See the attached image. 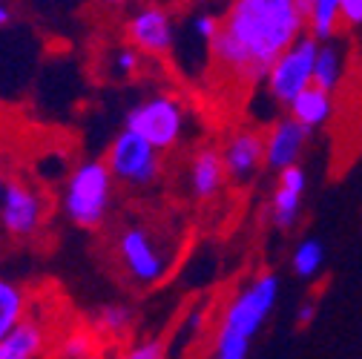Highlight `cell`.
I'll return each mask as SVG.
<instances>
[{"instance_id": "obj_8", "label": "cell", "mask_w": 362, "mask_h": 359, "mask_svg": "<svg viewBox=\"0 0 362 359\" xmlns=\"http://www.w3.org/2000/svg\"><path fill=\"white\" fill-rule=\"evenodd\" d=\"M49 216V201L26 178H6L4 196H0V230L15 242L35 239L43 230Z\"/></svg>"}, {"instance_id": "obj_23", "label": "cell", "mask_w": 362, "mask_h": 359, "mask_svg": "<svg viewBox=\"0 0 362 359\" xmlns=\"http://www.w3.org/2000/svg\"><path fill=\"white\" fill-rule=\"evenodd\" d=\"M164 353H167V348L161 339H141V342H132L124 351V356H129V359H161Z\"/></svg>"}, {"instance_id": "obj_26", "label": "cell", "mask_w": 362, "mask_h": 359, "mask_svg": "<svg viewBox=\"0 0 362 359\" xmlns=\"http://www.w3.org/2000/svg\"><path fill=\"white\" fill-rule=\"evenodd\" d=\"M316 319V302L313 299H305L302 305H299V310H296V322L305 328V325H310Z\"/></svg>"}, {"instance_id": "obj_25", "label": "cell", "mask_w": 362, "mask_h": 359, "mask_svg": "<svg viewBox=\"0 0 362 359\" xmlns=\"http://www.w3.org/2000/svg\"><path fill=\"white\" fill-rule=\"evenodd\" d=\"M342 23L348 29H362V0H342Z\"/></svg>"}, {"instance_id": "obj_24", "label": "cell", "mask_w": 362, "mask_h": 359, "mask_svg": "<svg viewBox=\"0 0 362 359\" xmlns=\"http://www.w3.org/2000/svg\"><path fill=\"white\" fill-rule=\"evenodd\" d=\"M218 29H221V18H216V15H207V12H202L196 20H193V32L207 43L210 47V40L218 35Z\"/></svg>"}, {"instance_id": "obj_2", "label": "cell", "mask_w": 362, "mask_h": 359, "mask_svg": "<svg viewBox=\"0 0 362 359\" xmlns=\"http://www.w3.org/2000/svg\"><path fill=\"white\" fill-rule=\"evenodd\" d=\"M276 299H279L276 273H259L256 279H250L230 299V305L224 307V317L213 339V356L216 359H245L250 351V342L262 331Z\"/></svg>"}, {"instance_id": "obj_16", "label": "cell", "mask_w": 362, "mask_h": 359, "mask_svg": "<svg viewBox=\"0 0 362 359\" xmlns=\"http://www.w3.org/2000/svg\"><path fill=\"white\" fill-rule=\"evenodd\" d=\"M345 75V52L342 47H337L334 37L331 40H320V49H316V64H313V83L337 93V86L342 83Z\"/></svg>"}, {"instance_id": "obj_18", "label": "cell", "mask_w": 362, "mask_h": 359, "mask_svg": "<svg viewBox=\"0 0 362 359\" xmlns=\"http://www.w3.org/2000/svg\"><path fill=\"white\" fill-rule=\"evenodd\" d=\"M32 307L29 290L18 282H9L0 276V339H4Z\"/></svg>"}, {"instance_id": "obj_9", "label": "cell", "mask_w": 362, "mask_h": 359, "mask_svg": "<svg viewBox=\"0 0 362 359\" xmlns=\"http://www.w3.org/2000/svg\"><path fill=\"white\" fill-rule=\"evenodd\" d=\"M218 153L224 161L228 182H233L239 187L250 184L256 172L264 167V132L256 126H242L224 139Z\"/></svg>"}, {"instance_id": "obj_19", "label": "cell", "mask_w": 362, "mask_h": 359, "mask_svg": "<svg viewBox=\"0 0 362 359\" xmlns=\"http://www.w3.org/2000/svg\"><path fill=\"white\" fill-rule=\"evenodd\" d=\"M132 319H135V313L132 307L127 305H104L93 313V319H89V325L95 328V334L101 339H110V342H118L124 339L129 331H132Z\"/></svg>"}, {"instance_id": "obj_10", "label": "cell", "mask_w": 362, "mask_h": 359, "mask_svg": "<svg viewBox=\"0 0 362 359\" xmlns=\"http://www.w3.org/2000/svg\"><path fill=\"white\" fill-rule=\"evenodd\" d=\"M124 32H127V43H132L141 55L150 58L167 55L175 43L173 18L164 6H141L139 12H132Z\"/></svg>"}, {"instance_id": "obj_30", "label": "cell", "mask_w": 362, "mask_h": 359, "mask_svg": "<svg viewBox=\"0 0 362 359\" xmlns=\"http://www.w3.org/2000/svg\"><path fill=\"white\" fill-rule=\"evenodd\" d=\"M98 4H104V6H118L121 0H98Z\"/></svg>"}, {"instance_id": "obj_29", "label": "cell", "mask_w": 362, "mask_h": 359, "mask_svg": "<svg viewBox=\"0 0 362 359\" xmlns=\"http://www.w3.org/2000/svg\"><path fill=\"white\" fill-rule=\"evenodd\" d=\"M4 187H6V175H4V170H0V196H4Z\"/></svg>"}, {"instance_id": "obj_21", "label": "cell", "mask_w": 362, "mask_h": 359, "mask_svg": "<svg viewBox=\"0 0 362 359\" xmlns=\"http://www.w3.org/2000/svg\"><path fill=\"white\" fill-rule=\"evenodd\" d=\"M322 264H325V247H322V242L305 239L302 245H296L293 259H291V267H293V273H296V276H302V279H313L316 273L322 271Z\"/></svg>"}, {"instance_id": "obj_12", "label": "cell", "mask_w": 362, "mask_h": 359, "mask_svg": "<svg viewBox=\"0 0 362 359\" xmlns=\"http://www.w3.org/2000/svg\"><path fill=\"white\" fill-rule=\"evenodd\" d=\"M308 139H310V129L302 126L293 115L274 118L270 126L264 129V164L276 172L299 164L308 147Z\"/></svg>"}, {"instance_id": "obj_20", "label": "cell", "mask_w": 362, "mask_h": 359, "mask_svg": "<svg viewBox=\"0 0 362 359\" xmlns=\"http://www.w3.org/2000/svg\"><path fill=\"white\" fill-rule=\"evenodd\" d=\"M339 20H342V0H316L305 20V29L316 40H331L339 29Z\"/></svg>"}, {"instance_id": "obj_27", "label": "cell", "mask_w": 362, "mask_h": 359, "mask_svg": "<svg viewBox=\"0 0 362 359\" xmlns=\"http://www.w3.org/2000/svg\"><path fill=\"white\" fill-rule=\"evenodd\" d=\"M15 18V6H12V0H0V29L9 26Z\"/></svg>"}, {"instance_id": "obj_11", "label": "cell", "mask_w": 362, "mask_h": 359, "mask_svg": "<svg viewBox=\"0 0 362 359\" xmlns=\"http://www.w3.org/2000/svg\"><path fill=\"white\" fill-rule=\"evenodd\" d=\"M55 345V328L49 319L35 317V307H29L26 317L0 339V359H37L49 356Z\"/></svg>"}, {"instance_id": "obj_22", "label": "cell", "mask_w": 362, "mask_h": 359, "mask_svg": "<svg viewBox=\"0 0 362 359\" xmlns=\"http://www.w3.org/2000/svg\"><path fill=\"white\" fill-rule=\"evenodd\" d=\"M141 52L132 47V43H124V47H118L115 52H112V72L118 75V78H132L135 72L141 69Z\"/></svg>"}, {"instance_id": "obj_17", "label": "cell", "mask_w": 362, "mask_h": 359, "mask_svg": "<svg viewBox=\"0 0 362 359\" xmlns=\"http://www.w3.org/2000/svg\"><path fill=\"white\" fill-rule=\"evenodd\" d=\"M104 339L95 334L93 325H78V328H69L66 334L55 336V348H52V356H64V359H89V356H98L104 353L98 345Z\"/></svg>"}, {"instance_id": "obj_15", "label": "cell", "mask_w": 362, "mask_h": 359, "mask_svg": "<svg viewBox=\"0 0 362 359\" xmlns=\"http://www.w3.org/2000/svg\"><path fill=\"white\" fill-rule=\"evenodd\" d=\"M285 110L302 126H308L313 132V129H320V126H325L331 121V115H334V93H328V89L316 86V83H308Z\"/></svg>"}, {"instance_id": "obj_1", "label": "cell", "mask_w": 362, "mask_h": 359, "mask_svg": "<svg viewBox=\"0 0 362 359\" xmlns=\"http://www.w3.org/2000/svg\"><path fill=\"white\" fill-rule=\"evenodd\" d=\"M302 32L305 18L293 0H233L207 52L224 81L253 86Z\"/></svg>"}, {"instance_id": "obj_4", "label": "cell", "mask_w": 362, "mask_h": 359, "mask_svg": "<svg viewBox=\"0 0 362 359\" xmlns=\"http://www.w3.org/2000/svg\"><path fill=\"white\" fill-rule=\"evenodd\" d=\"M115 256L121 261V271L127 273V279L144 288L164 279L170 259H173L164 239L153 228H144V224H129V228L118 233Z\"/></svg>"}, {"instance_id": "obj_13", "label": "cell", "mask_w": 362, "mask_h": 359, "mask_svg": "<svg viewBox=\"0 0 362 359\" xmlns=\"http://www.w3.org/2000/svg\"><path fill=\"white\" fill-rule=\"evenodd\" d=\"M305 187H308V175L299 164L276 172V190L270 196V221L279 230H293L299 224Z\"/></svg>"}, {"instance_id": "obj_14", "label": "cell", "mask_w": 362, "mask_h": 359, "mask_svg": "<svg viewBox=\"0 0 362 359\" xmlns=\"http://www.w3.org/2000/svg\"><path fill=\"white\" fill-rule=\"evenodd\" d=\"M187 184L199 201H210L224 190L228 172H224V161L216 147L196 150V155L190 158V167H187Z\"/></svg>"}, {"instance_id": "obj_5", "label": "cell", "mask_w": 362, "mask_h": 359, "mask_svg": "<svg viewBox=\"0 0 362 359\" xmlns=\"http://www.w3.org/2000/svg\"><path fill=\"white\" fill-rule=\"evenodd\" d=\"M104 161L115 175V184H124L129 190L150 187L161 178V150L141 139L139 132H132L129 126H124L112 139Z\"/></svg>"}, {"instance_id": "obj_3", "label": "cell", "mask_w": 362, "mask_h": 359, "mask_svg": "<svg viewBox=\"0 0 362 359\" xmlns=\"http://www.w3.org/2000/svg\"><path fill=\"white\" fill-rule=\"evenodd\" d=\"M115 175L104 158L81 161L64 184V213L75 228L98 230L110 216Z\"/></svg>"}, {"instance_id": "obj_6", "label": "cell", "mask_w": 362, "mask_h": 359, "mask_svg": "<svg viewBox=\"0 0 362 359\" xmlns=\"http://www.w3.org/2000/svg\"><path fill=\"white\" fill-rule=\"evenodd\" d=\"M316 49H320V40L310 32H302L291 47L270 64V69L262 81L267 98H274L279 107H288L308 83H313Z\"/></svg>"}, {"instance_id": "obj_28", "label": "cell", "mask_w": 362, "mask_h": 359, "mask_svg": "<svg viewBox=\"0 0 362 359\" xmlns=\"http://www.w3.org/2000/svg\"><path fill=\"white\" fill-rule=\"evenodd\" d=\"M293 4H296V9H299V15L308 20V15H310V9H313V4H316V0H293Z\"/></svg>"}, {"instance_id": "obj_7", "label": "cell", "mask_w": 362, "mask_h": 359, "mask_svg": "<svg viewBox=\"0 0 362 359\" xmlns=\"http://www.w3.org/2000/svg\"><path fill=\"white\" fill-rule=\"evenodd\" d=\"M124 126H129L132 132H139L141 139H147L153 147L167 153L181 141V136H185L187 110L175 95L161 93V95H153L141 104H135L127 112Z\"/></svg>"}]
</instances>
